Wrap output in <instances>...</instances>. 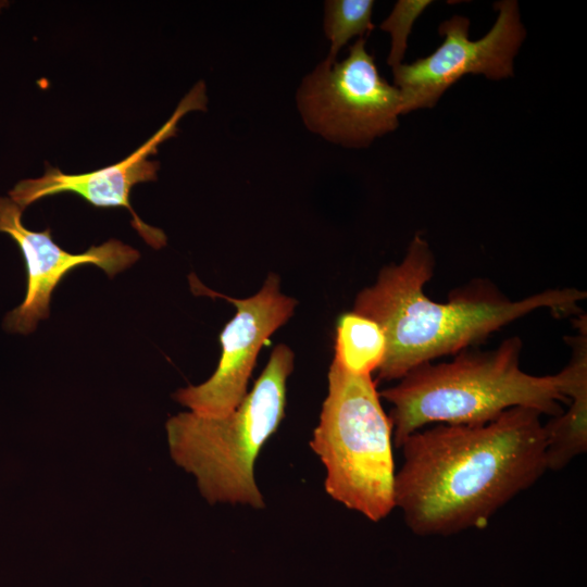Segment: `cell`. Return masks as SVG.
I'll return each mask as SVG.
<instances>
[{"label":"cell","mask_w":587,"mask_h":587,"mask_svg":"<svg viewBox=\"0 0 587 587\" xmlns=\"http://www.w3.org/2000/svg\"><path fill=\"white\" fill-rule=\"evenodd\" d=\"M569 408L544 424L547 470L559 471L587 451V359L567 389Z\"/></svg>","instance_id":"8fae6325"},{"label":"cell","mask_w":587,"mask_h":587,"mask_svg":"<svg viewBox=\"0 0 587 587\" xmlns=\"http://www.w3.org/2000/svg\"><path fill=\"white\" fill-rule=\"evenodd\" d=\"M310 446L326 470L325 490L373 522L395 504L392 424L372 375H355L335 361Z\"/></svg>","instance_id":"5b68a950"},{"label":"cell","mask_w":587,"mask_h":587,"mask_svg":"<svg viewBox=\"0 0 587 587\" xmlns=\"http://www.w3.org/2000/svg\"><path fill=\"white\" fill-rule=\"evenodd\" d=\"M22 214L23 210L14 201L0 197V233L8 234L17 243L26 267L25 298L4 319V327L10 332L27 335L39 321L47 319L54 288L72 270L93 264L113 277L140 257L136 249L116 239L91 246L85 252L71 253L54 242L50 228L35 232L25 227Z\"/></svg>","instance_id":"30bf717a"},{"label":"cell","mask_w":587,"mask_h":587,"mask_svg":"<svg viewBox=\"0 0 587 587\" xmlns=\"http://www.w3.org/2000/svg\"><path fill=\"white\" fill-rule=\"evenodd\" d=\"M430 3L432 1H398L389 16L380 24V28L391 36L388 55L391 67L401 64L412 25Z\"/></svg>","instance_id":"5bb4252c"},{"label":"cell","mask_w":587,"mask_h":587,"mask_svg":"<svg viewBox=\"0 0 587 587\" xmlns=\"http://www.w3.org/2000/svg\"><path fill=\"white\" fill-rule=\"evenodd\" d=\"M8 4V2H4V1H0V10L5 7Z\"/></svg>","instance_id":"9a60e30c"},{"label":"cell","mask_w":587,"mask_h":587,"mask_svg":"<svg viewBox=\"0 0 587 587\" xmlns=\"http://www.w3.org/2000/svg\"><path fill=\"white\" fill-rule=\"evenodd\" d=\"M189 278L195 294L225 299L236 307V314L220 334L222 351L212 376L200 385L177 390L174 399L196 414L223 416L246 397L261 348L292 316L297 300L282 294L276 274H270L255 295L243 299L213 291L193 275Z\"/></svg>","instance_id":"ba28073f"},{"label":"cell","mask_w":587,"mask_h":587,"mask_svg":"<svg viewBox=\"0 0 587 587\" xmlns=\"http://www.w3.org/2000/svg\"><path fill=\"white\" fill-rule=\"evenodd\" d=\"M297 105L311 132L349 148L366 147L395 130L402 114L401 93L379 74L365 38L340 62L322 61L305 76Z\"/></svg>","instance_id":"8992f818"},{"label":"cell","mask_w":587,"mask_h":587,"mask_svg":"<svg viewBox=\"0 0 587 587\" xmlns=\"http://www.w3.org/2000/svg\"><path fill=\"white\" fill-rule=\"evenodd\" d=\"M519 336L491 350L464 349L449 362L423 363L379 392L392 405L389 414L397 448L412 433L430 424H484L516 407L552 416L569 403L567 389L578 358L572 352L553 375H532L521 369Z\"/></svg>","instance_id":"3957f363"},{"label":"cell","mask_w":587,"mask_h":587,"mask_svg":"<svg viewBox=\"0 0 587 587\" xmlns=\"http://www.w3.org/2000/svg\"><path fill=\"white\" fill-rule=\"evenodd\" d=\"M294 361L292 350L280 344L234 411L223 416L182 412L166 422L171 457L196 477L201 495L211 504L264 507L254 463L285 417Z\"/></svg>","instance_id":"277c9868"},{"label":"cell","mask_w":587,"mask_h":587,"mask_svg":"<svg viewBox=\"0 0 587 587\" xmlns=\"http://www.w3.org/2000/svg\"><path fill=\"white\" fill-rule=\"evenodd\" d=\"M205 85L196 84L182 99L172 116L143 145L124 160L83 174H66L59 168L46 166L38 178L20 180L9 196L22 210L34 202L62 192H73L96 208H125L132 215V225L143 240L154 249L166 245V236L160 228L146 224L130 205L132 188L157 179L159 162L150 161L160 143L177 133L180 118L190 111L204 110Z\"/></svg>","instance_id":"9c48e42d"},{"label":"cell","mask_w":587,"mask_h":587,"mask_svg":"<svg viewBox=\"0 0 587 587\" xmlns=\"http://www.w3.org/2000/svg\"><path fill=\"white\" fill-rule=\"evenodd\" d=\"M373 8L372 0L325 1L324 33L330 46L324 63H335L339 51L350 39L364 38L374 29Z\"/></svg>","instance_id":"4fadbf2b"},{"label":"cell","mask_w":587,"mask_h":587,"mask_svg":"<svg viewBox=\"0 0 587 587\" xmlns=\"http://www.w3.org/2000/svg\"><path fill=\"white\" fill-rule=\"evenodd\" d=\"M435 258L416 234L401 262L384 266L376 282L361 290L352 311L376 322L386 337L377 380H399L414 367L470 348L503 326L539 309L555 315L579 313L586 291L551 288L511 300L490 284H473L447 302L427 297Z\"/></svg>","instance_id":"7a4b0ae2"},{"label":"cell","mask_w":587,"mask_h":587,"mask_svg":"<svg viewBox=\"0 0 587 587\" xmlns=\"http://www.w3.org/2000/svg\"><path fill=\"white\" fill-rule=\"evenodd\" d=\"M385 353L386 337L376 322L353 311L339 316L333 361L342 370L355 375H372L382 365Z\"/></svg>","instance_id":"7c38bea8"},{"label":"cell","mask_w":587,"mask_h":587,"mask_svg":"<svg viewBox=\"0 0 587 587\" xmlns=\"http://www.w3.org/2000/svg\"><path fill=\"white\" fill-rule=\"evenodd\" d=\"M541 413L524 407L484 424H434L399 448L395 504L419 536L485 528L548 471Z\"/></svg>","instance_id":"6da1fadb"},{"label":"cell","mask_w":587,"mask_h":587,"mask_svg":"<svg viewBox=\"0 0 587 587\" xmlns=\"http://www.w3.org/2000/svg\"><path fill=\"white\" fill-rule=\"evenodd\" d=\"M498 16L489 32L469 38L470 21L460 15L441 23V45L429 55L392 67L394 86L402 97V114L433 108L444 92L466 74L502 79L513 75L514 58L525 38L517 3H495Z\"/></svg>","instance_id":"52a82bcc"}]
</instances>
